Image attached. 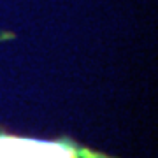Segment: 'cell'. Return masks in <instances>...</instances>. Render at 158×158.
<instances>
[{
  "label": "cell",
  "mask_w": 158,
  "mask_h": 158,
  "mask_svg": "<svg viewBox=\"0 0 158 158\" xmlns=\"http://www.w3.org/2000/svg\"><path fill=\"white\" fill-rule=\"evenodd\" d=\"M0 158H74L65 146L49 142L0 139Z\"/></svg>",
  "instance_id": "cell-1"
}]
</instances>
